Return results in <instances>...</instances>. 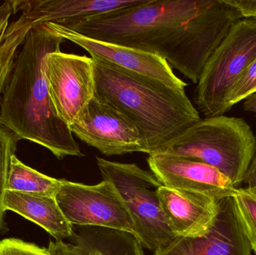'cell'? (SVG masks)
Here are the masks:
<instances>
[{"instance_id": "6da1fadb", "label": "cell", "mask_w": 256, "mask_h": 255, "mask_svg": "<svg viewBox=\"0 0 256 255\" xmlns=\"http://www.w3.org/2000/svg\"><path fill=\"white\" fill-rule=\"evenodd\" d=\"M242 19L226 0H146L66 28L155 54L197 84L210 55Z\"/></svg>"}, {"instance_id": "7a4b0ae2", "label": "cell", "mask_w": 256, "mask_h": 255, "mask_svg": "<svg viewBox=\"0 0 256 255\" xmlns=\"http://www.w3.org/2000/svg\"><path fill=\"white\" fill-rule=\"evenodd\" d=\"M64 40L43 25L33 27L18 52L0 102V125L19 140L46 148L58 160L84 157L73 133L56 112L45 76L46 56L61 50Z\"/></svg>"}, {"instance_id": "3957f363", "label": "cell", "mask_w": 256, "mask_h": 255, "mask_svg": "<svg viewBox=\"0 0 256 255\" xmlns=\"http://www.w3.org/2000/svg\"><path fill=\"white\" fill-rule=\"evenodd\" d=\"M93 61L96 95L136 126L148 155L201 119L185 90L174 89L156 79Z\"/></svg>"}, {"instance_id": "277c9868", "label": "cell", "mask_w": 256, "mask_h": 255, "mask_svg": "<svg viewBox=\"0 0 256 255\" xmlns=\"http://www.w3.org/2000/svg\"><path fill=\"white\" fill-rule=\"evenodd\" d=\"M156 153L210 165L239 189L256 153V136L243 118L210 117L201 118Z\"/></svg>"}, {"instance_id": "5b68a950", "label": "cell", "mask_w": 256, "mask_h": 255, "mask_svg": "<svg viewBox=\"0 0 256 255\" xmlns=\"http://www.w3.org/2000/svg\"><path fill=\"white\" fill-rule=\"evenodd\" d=\"M97 164L104 180L114 184L124 201L134 223V235L142 247L156 253L170 244L176 237L162 215L159 179L134 163L97 157Z\"/></svg>"}, {"instance_id": "8992f818", "label": "cell", "mask_w": 256, "mask_h": 255, "mask_svg": "<svg viewBox=\"0 0 256 255\" xmlns=\"http://www.w3.org/2000/svg\"><path fill=\"white\" fill-rule=\"evenodd\" d=\"M256 58V19H242L203 67L194 94L198 112L206 118L224 115L228 92Z\"/></svg>"}, {"instance_id": "52a82bcc", "label": "cell", "mask_w": 256, "mask_h": 255, "mask_svg": "<svg viewBox=\"0 0 256 255\" xmlns=\"http://www.w3.org/2000/svg\"><path fill=\"white\" fill-rule=\"evenodd\" d=\"M55 198L73 226L106 228L134 235V223L126 204L110 181L88 186L63 180Z\"/></svg>"}, {"instance_id": "ba28073f", "label": "cell", "mask_w": 256, "mask_h": 255, "mask_svg": "<svg viewBox=\"0 0 256 255\" xmlns=\"http://www.w3.org/2000/svg\"><path fill=\"white\" fill-rule=\"evenodd\" d=\"M44 66L51 101L58 118L69 127L96 94L94 61L58 50L48 54Z\"/></svg>"}, {"instance_id": "9c48e42d", "label": "cell", "mask_w": 256, "mask_h": 255, "mask_svg": "<svg viewBox=\"0 0 256 255\" xmlns=\"http://www.w3.org/2000/svg\"><path fill=\"white\" fill-rule=\"evenodd\" d=\"M69 129L74 136L106 156L148 154L144 139L136 126L96 94Z\"/></svg>"}, {"instance_id": "30bf717a", "label": "cell", "mask_w": 256, "mask_h": 255, "mask_svg": "<svg viewBox=\"0 0 256 255\" xmlns=\"http://www.w3.org/2000/svg\"><path fill=\"white\" fill-rule=\"evenodd\" d=\"M40 25L80 46L92 59L156 79L174 89L185 90L188 86L186 82L174 74L168 63L155 54L90 38L58 24L49 22Z\"/></svg>"}, {"instance_id": "8fae6325", "label": "cell", "mask_w": 256, "mask_h": 255, "mask_svg": "<svg viewBox=\"0 0 256 255\" xmlns=\"http://www.w3.org/2000/svg\"><path fill=\"white\" fill-rule=\"evenodd\" d=\"M154 255H252L234 197L220 201L218 216L207 233L198 238H176Z\"/></svg>"}, {"instance_id": "7c38bea8", "label": "cell", "mask_w": 256, "mask_h": 255, "mask_svg": "<svg viewBox=\"0 0 256 255\" xmlns=\"http://www.w3.org/2000/svg\"><path fill=\"white\" fill-rule=\"evenodd\" d=\"M148 163L165 187L200 193L216 201L234 197L238 192L218 169L198 160L156 153L149 154Z\"/></svg>"}, {"instance_id": "4fadbf2b", "label": "cell", "mask_w": 256, "mask_h": 255, "mask_svg": "<svg viewBox=\"0 0 256 255\" xmlns=\"http://www.w3.org/2000/svg\"><path fill=\"white\" fill-rule=\"evenodd\" d=\"M162 215L176 238H198L208 232L220 201L200 193L162 185L158 190Z\"/></svg>"}, {"instance_id": "5bb4252c", "label": "cell", "mask_w": 256, "mask_h": 255, "mask_svg": "<svg viewBox=\"0 0 256 255\" xmlns=\"http://www.w3.org/2000/svg\"><path fill=\"white\" fill-rule=\"evenodd\" d=\"M146 0H12L13 13L36 25L55 23L68 27L92 18L138 5Z\"/></svg>"}, {"instance_id": "9a60e30c", "label": "cell", "mask_w": 256, "mask_h": 255, "mask_svg": "<svg viewBox=\"0 0 256 255\" xmlns=\"http://www.w3.org/2000/svg\"><path fill=\"white\" fill-rule=\"evenodd\" d=\"M3 206L32 222L54 237L63 241L74 236V226L60 209L55 196L7 190Z\"/></svg>"}, {"instance_id": "2e32d148", "label": "cell", "mask_w": 256, "mask_h": 255, "mask_svg": "<svg viewBox=\"0 0 256 255\" xmlns=\"http://www.w3.org/2000/svg\"><path fill=\"white\" fill-rule=\"evenodd\" d=\"M76 240L86 255H144L134 235L115 229L80 227Z\"/></svg>"}, {"instance_id": "e0dca14e", "label": "cell", "mask_w": 256, "mask_h": 255, "mask_svg": "<svg viewBox=\"0 0 256 255\" xmlns=\"http://www.w3.org/2000/svg\"><path fill=\"white\" fill-rule=\"evenodd\" d=\"M62 183L26 166L16 155L12 157L7 190L56 196Z\"/></svg>"}, {"instance_id": "ac0fdd59", "label": "cell", "mask_w": 256, "mask_h": 255, "mask_svg": "<svg viewBox=\"0 0 256 255\" xmlns=\"http://www.w3.org/2000/svg\"><path fill=\"white\" fill-rule=\"evenodd\" d=\"M33 24L20 15L19 19L9 24L4 39L0 44V102L12 74L18 48L22 45Z\"/></svg>"}, {"instance_id": "d6986e66", "label": "cell", "mask_w": 256, "mask_h": 255, "mask_svg": "<svg viewBox=\"0 0 256 255\" xmlns=\"http://www.w3.org/2000/svg\"><path fill=\"white\" fill-rule=\"evenodd\" d=\"M19 141L14 133L0 125V233L8 231L4 222L6 211L3 206V201L7 191L12 159L15 155Z\"/></svg>"}, {"instance_id": "ffe728a7", "label": "cell", "mask_w": 256, "mask_h": 255, "mask_svg": "<svg viewBox=\"0 0 256 255\" xmlns=\"http://www.w3.org/2000/svg\"><path fill=\"white\" fill-rule=\"evenodd\" d=\"M234 199L244 232L256 255V194L246 188H239Z\"/></svg>"}, {"instance_id": "44dd1931", "label": "cell", "mask_w": 256, "mask_h": 255, "mask_svg": "<svg viewBox=\"0 0 256 255\" xmlns=\"http://www.w3.org/2000/svg\"><path fill=\"white\" fill-rule=\"evenodd\" d=\"M256 91V58L245 69L228 92L226 100L227 112L236 103L245 100Z\"/></svg>"}, {"instance_id": "7402d4cb", "label": "cell", "mask_w": 256, "mask_h": 255, "mask_svg": "<svg viewBox=\"0 0 256 255\" xmlns=\"http://www.w3.org/2000/svg\"><path fill=\"white\" fill-rule=\"evenodd\" d=\"M0 255H50L48 249L16 238L0 241Z\"/></svg>"}, {"instance_id": "603a6c76", "label": "cell", "mask_w": 256, "mask_h": 255, "mask_svg": "<svg viewBox=\"0 0 256 255\" xmlns=\"http://www.w3.org/2000/svg\"><path fill=\"white\" fill-rule=\"evenodd\" d=\"M48 250L50 255H86L78 246L66 244L62 241H50Z\"/></svg>"}, {"instance_id": "cb8c5ba5", "label": "cell", "mask_w": 256, "mask_h": 255, "mask_svg": "<svg viewBox=\"0 0 256 255\" xmlns=\"http://www.w3.org/2000/svg\"><path fill=\"white\" fill-rule=\"evenodd\" d=\"M240 12L244 19H256V0H226Z\"/></svg>"}, {"instance_id": "d4e9b609", "label": "cell", "mask_w": 256, "mask_h": 255, "mask_svg": "<svg viewBox=\"0 0 256 255\" xmlns=\"http://www.w3.org/2000/svg\"><path fill=\"white\" fill-rule=\"evenodd\" d=\"M13 14L12 0H8L0 4V44L2 42L6 30L9 25V19Z\"/></svg>"}, {"instance_id": "484cf974", "label": "cell", "mask_w": 256, "mask_h": 255, "mask_svg": "<svg viewBox=\"0 0 256 255\" xmlns=\"http://www.w3.org/2000/svg\"><path fill=\"white\" fill-rule=\"evenodd\" d=\"M243 183L248 185V190L256 194V153L245 173Z\"/></svg>"}, {"instance_id": "4316f807", "label": "cell", "mask_w": 256, "mask_h": 255, "mask_svg": "<svg viewBox=\"0 0 256 255\" xmlns=\"http://www.w3.org/2000/svg\"><path fill=\"white\" fill-rule=\"evenodd\" d=\"M244 100V102L243 106L244 111L256 113V91Z\"/></svg>"}]
</instances>
